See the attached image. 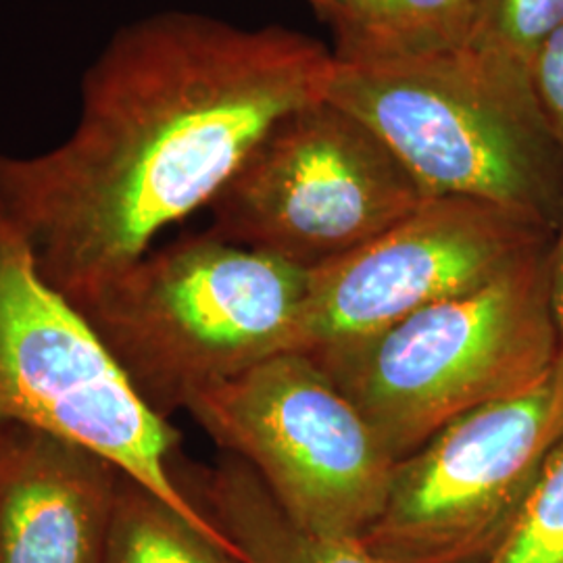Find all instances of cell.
<instances>
[{
    "mask_svg": "<svg viewBox=\"0 0 563 563\" xmlns=\"http://www.w3.org/2000/svg\"><path fill=\"white\" fill-rule=\"evenodd\" d=\"M332 71L322 42L280 25L142 18L88 67L65 141L0 155V202L78 307L216 201L282 120L325 99Z\"/></svg>",
    "mask_w": 563,
    "mask_h": 563,
    "instance_id": "6da1fadb",
    "label": "cell"
},
{
    "mask_svg": "<svg viewBox=\"0 0 563 563\" xmlns=\"http://www.w3.org/2000/svg\"><path fill=\"white\" fill-rule=\"evenodd\" d=\"M307 269L205 234L151 249L78 305L136 399L165 422L186 401L288 353Z\"/></svg>",
    "mask_w": 563,
    "mask_h": 563,
    "instance_id": "7a4b0ae2",
    "label": "cell"
},
{
    "mask_svg": "<svg viewBox=\"0 0 563 563\" xmlns=\"http://www.w3.org/2000/svg\"><path fill=\"white\" fill-rule=\"evenodd\" d=\"M309 357L401 462L457 418L539 383L562 357L549 246L470 292Z\"/></svg>",
    "mask_w": 563,
    "mask_h": 563,
    "instance_id": "3957f363",
    "label": "cell"
},
{
    "mask_svg": "<svg viewBox=\"0 0 563 563\" xmlns=\"http://www.w3.org/2000/svg\"><path fill=\"white\" fill-rule=\"evenodd\" d=\"M325 99L367 125L428 199L495 202L558 225L563 153L532 81L467 51L380 65H341Z\"/></svg>",
    "mask_w": 563,
    "mask_h": 563,
    "instance_id": "277c9868",
    "label": "cell"
},
{
    "mask_svg": "<svg viewBox=\"0 0 563 563\" xmlns=\"http://www.w3.org/2000/svg\"><path fill=\"white\" fill-rule=\"evenodd\" d=\"M15 423L95 446L236 551L178 484L180 432L136 399L80 309L44 278L27 236L0 202V432Z\"/></svg>",
    "mask_w": 563,
    "mask_h": 563,
    "instance_id": "5b68a950",
    "label": "cell"
},
{
    "mask_svg": "<svg viewBox=\"0 0 563 563\" xmlns=\"http://www.w3.org/2000/svg\"><path fill=\"white\" fill-rule=\"evenodd\" d=\"M184 411L302 528L362 539L380 516L397 462L309 355H274L195 393Z\"/></svg>",
    "mask_w": 563,
    "mask_h": 563,
    "instance_id": "8992f818",
    "label": "cell"
},
{
    "mask_svg": "<svg viewBox=\"0 0 563 563\" xmlns=\"http://www.w3.org/2000/svg\"><path fill=\"white\" fill-rule=\"evenodd\" d=\"M428 197L367 125L328 99L282 120L211 202V234L313 269Z\"/></svg>",
    "mask_w": 563,
    "mask_h": 563,
    "instance_id": "52a82bcc",
    "label": "cell"
},
{
    "mask_svg": "<svg viewBox=\"0 0 563 563\" xmlns=\"http://www.w3.org/2000/svg\"><path fill=\"white\" fill-rule=\"evenodd\" d=\"M563 439V355L522 393L444 426L395 463L362 541L384 563H481Z\"/></svg>",
    "mask_w": 563,
    "mask_h": 563,
    "instance_id": "ba28073f",
    "label": "cell"
},
{
    "mask_svg": "<svg viewBox=\"0 0 563 563\" xmlns=\"http://www.w3.org/2000/svg\"><path fill=\"white\" fill-rule=\"evenodd\" d=\"M553 228L495 202L437 197L307 272L288 353L313 355L460 297L549 246Z\"/></svg>",
    "mask_w": 563,
    "mask_h": 563,
    "instance_id": "9c48e42d",
    "label": "cell"
},
{
    "mask_svg": "<svg viewBox=\"0 0 563 563\" xmlns=\"http://www.w3.org/2000/svg\"><path fill=\"white\" fill-rule=\"evenodd\" d=\"M118 463L38 426L0 432V563H104Z\"/></svg>",
    "mask_w": 563,
    "mask_h": 563,
    "instance_id": "30bf717a",
    "label": "cell"
},
{
    "mask_svg": "<svg viewBox=\"0 0 563 563\" xmlns=\"http://www.w3.org/2000/svg\"><path fill=\"white\" fill-rule=\"evenodd\" d=\"M176 478L188 499L239 549L242 563H384L360 539L311 532L288 518L255 472L223 453L211 470Z\"/></svg>",
    "mask_w": 563,
    "mask_h": 563,
    "instance_id": "8fae6325",
    "label": "cell"
},
{
    "mask_svg": "<svg viewBox=\"0 0 563 563\" xmlns=\"http://www.w3.org/2000/svg\"><path fill=\"white\" fill-rule=\"evenodd\" d=\"M478 0H336L328 23L341 65H380L462 51Z\"/></svg>",
    "mask_w": 563,
    "mask_h": 563,
    "instance_id": "7c38bea8",
    "label": "cell"
},
{
    "mask_svg": "<svg viewBox=\"0 0 563 563\" xmlns=\"http://www.w3.org/2000/svg\"><path fill=\"white\" fill-rule=\"evenodd\" d=\"M104 563H242L144 484L121 472Z\"/></svg>",
    "mask_w": 563,
    "mask_h": 563,
    "instance_id": "4fadbf2b",
    "label": "cell"
},
{
    "mask_svg": "<svg viewBox=\"0 0 563 563\" xmlns=\"http://www.w3.org/2000/svg\"><path fill=\"white\" fill-rule=\"evenodd\" d=\"M563 25V0H478L463 51L488 67L530 80L544 42Z\"/></svg>",
    "mask_w": 563,
    "mask_h": 563,
    "instance_id": "5bb4252c",
    "label": "cell"
},
{
    "mask_svg": "<svg viewBox=\"0 0 563 563\" xmlns=\"http://www.w3.org/2000/svg\"><path fill=\"white\" fill-rule=\"evenodd\" d=\"M481 563H563V439L501 541Z\"/></svg>",
    "mask_w": 563,
    "mask_h": 563,
    "instance_id": "9a60e30c",
    "label": "cell"
},
{
    "mask_svg": "<svg viewBox=\"0 0 563 563\" xmlns=\"http://www.w3.org/2000/svg\"><path fill=\"white\" fill-rule=\"evenodd\" d=\"M530 81L544 121L563 153V25L537 53Z\"/></svg>",
    "mask_w": 563,
    "mask_h": 563,
    "instance_id": "2e32d148",
    "label": "cell"
},
{
    "mask_svg": "<svg viewBox=\"0 0 563 563\" xmlns=\"http://www.w3.org/2000/svg\"><path fill=\"white\" fill-rule=\"evenodd\" d=\"M549 295L563 355V207L549 244Z\"/></svg>",
    "mask_w": 563,
    "mask_h": 563,
    "instance_id": "e0dca14e",
    "label": "cell"
},
{
    "mask_svg": "<svg viewBox=\"0 0 563 563\" xmlns=\"http://www.w3.org/2000/svg\"><path fill=\"white\" fill-rule=\"evenodd\" d=\"M309 2H311L313 9L320 13V18L325 21H328L332 9H334V4H336V0H309Z\"/></svg>",
    "mask_w": 563,
    "mask_h": 563,
    "instance_id": "ac0fdd59",
    "label": "cell"
}]
</instances>
